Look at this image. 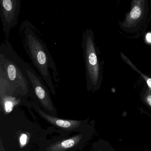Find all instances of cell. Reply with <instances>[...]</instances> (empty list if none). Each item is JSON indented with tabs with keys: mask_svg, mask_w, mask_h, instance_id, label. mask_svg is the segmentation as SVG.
<instances>
[{
	"mask_svg": "<svg viewBox=\"0 0 151 151\" xmlns=\"http://www.w3.org/2000/svg\"><path fill=\"white\" fill-rule=\"evenodd\" d=\"M53 127L43 128L20 108L8 115L0 114L1 145L5 151H40Z\"/></svg>",
	"mask_w": 151,
	"mask_h": 151,
	"instance_id": "1",
	"label": "cell"
},
{
	"mask_svg": "<svg viewBox=\"0 0 151 151\" xmlns=\"http://www.w3.org/2000/svg\"><path fill=\"white\" fill-rule=\"evenodd\" d=\"M27 63L6 39L0 46V94L36 100L27 71Z\"/></svg>",
	"mask_w": 151,
	"mask_h": 151,
	"instance_id": "2",
	"label": "cell"
},
{
	"mask_svg": "<svg viewBox=\"0 0 151 151\" xmlns=\"http://www.w3.org/2000/svg\"><path fill=\"white\" fill-rule=\"evenodd\" d=\"M20 32L24 48L33 65L51 94L56 96V89L50 70L52 72L56 82L59 80L58 71L46 43L35 27L30 23L23 24L20 27Z\"/></svg>",
	"mask_w": 151,
	"mask_h": 151,
	"instance_id": "3",
	"label": "cell"
},
{
	"mask_svg": "<svg viewBox=\"0 0 151 151\" xmlns=\"http://www.w3.org/2000/svg\"><path fill=\"white\" fill-rule=\"evenodd\" d=\"M94 133L91 127L74 134H60L47 139L40 151H82L92 138Z\"/></svg>",
	"mask_w": 151,
	"mask_h": 151,
	"instance_id": "4",
	"label": "cell"
},
{
	"mask_svg": "<svg viewBox=\"0 0 151 151\" xmlns=\"http://www.w3.org/2000/svg\"><path fill=\"white\" fill-rule=\"evenodd\" d=\"M27 109H33L42 119L52 125L55 132L60 134H71L73 133L81 132L91 127L88 120L65 119L52 116L45 111L40 107L36 100H31Z\"/></svg>",
	"mask_w": 151,
	"mask_h": 151,
	"instance_id": "5",
	"label": "cell"
},
{
	"mask_svg": "<svg viewBox=\"0 0 151 151\" xmlns=\"http://www.w3.org/2000/svg\"><path fill=\"white\" fill-rule=\"evenodd\" d=\"M82 48L85 61L87 88L90 90L93 89L97 83L98 68V59L90 30H86L83 33Z\"/></svg>",
	"mask_w": 151,
	"mask_h": 151,
	"instance_id": "6",
	"label": "cell"
},
{
	"mask_svg": "<svg viewBox=\"0 0 151 151\" xmlns=\"http://www.w3.org/2000/svg\"><path fill=\"white\" fill-rule=\"evenodd\" d=\"M36 101L43 110L52 116L58 117L57 111L51 96L50 90L42 78L29 64L27 67Z\"/></svg>",
	"mask_w": 151,
	"mask_h": 151,
	"instance_id": "7",
	"label": "cell"
},
{
	"mask_svg": "<svg viewBox=\"0 0 151 151\" xmlns=\"http://www.w3.org/2000/svg\"><path fill=\"white\" fill-rule=\"evenodd\" d=\"M1 17L3 31L7 39L10 30L17 24L20 0H0Z\"/></svg>",
	"mask_w": 151,
	"mask_h": 151,
	"instance_id": "8",
	"label": "cell"
},
{
	"mask_svg": "<svg viewBox=\"0 0 151 151\" xmlns=\"http://www.w3.org/2000/svg\"><path fill=\"white\" fill-rule=\"evenodd\" d=\"M90 151H114L110 145L105 141L100 140L94 143Z\"/></svg>",
	"mask_w": 151,
	"mask_h": 151,
	"instance_id": "9",
	"label": "cell"
},
{
	"mask_svg": "<svg viewBox=\"0 0 151 151\" xmlns=\"http://www.w3.org/2000/svg\"><path fill=\"white\" fill-rule=\"evenodd\" d=\"M142 9L138 6H135L132 9L129 13V19L136 20L138 19L142 14Z\"/></svg>",
	"mask_w": 151,
	"mask_h": 151,
	"instance_id": "10",
	"label": "cell"
},
{
	"mask_svg": "<svg viewBox=\"0 0 151 151\" xmlns=\"http://www.w3.org/2000/svg\"><path fill=\"white\" fill-rule=\"evenodd\" d=\"M146 40L149 42H151V33H149L146 35Z\"/></svg>",
	"mask_w": 151,
	"mask_h": 151,
	"instance_id": "11",
	"label": "cell"
},
{
	"mask_svg": "<svg viewBox=\"0 0 151 151\" xmlns=\"http://www.w3.org/2000/svg\"><path fill=\"white\" fill-rule=\"evenodd\" d=\"M147 101H148V103L150 106H151V96H149L147 97Z\"/></svg>",
	"mask_w": 151,
	"mask_h": 151,
	"instance_id": "12",
	"label": "cell"
},
{
	"mask_svg": "<svg viewBox=\"0 0 151 151\" xmlns=\"http://www.w3.org/2000/svg\"><path fill=\"white\" fill-rule=\"evenodd\" d=\"M1 151H5L3 147L1 145Z\"/></svg>",
	"mask_w": 151,
	"mask_h": 151,
	"instance_id": "13",
	"label": "cell"
}]
</instances>
